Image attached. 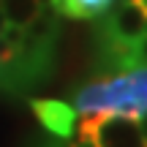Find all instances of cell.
I'll list each match as a JSON object with an SVG mask.
<instances>
[{
  "label": "cell",
  "instance_id": "5",
  "mask_svg": "<svg viewBox=\"0 0 147 147\" xmlns=\"http://www.w3.org/2000/svg\"><path fill=\"white\" fill-rule=\"evenodd\" d=\"M112 0H52V8L71 19H95L106 14Z\"/></svg>",
  "mask_w": 147,
  "mask_h": 147
},
{
  "label": "cell",
  "instance_id": "13",
  "mask_svg": "<svg viewBox=\"0 0 147 147\" xmlns=\"http://www.w3.org/2000/svg\"><path fill=\"white\" fill-rule=\"evenodd\" d=\"M144 36H147V25H144Z\"/></svg>",
  "mask_w": 147,
  "mask_h": 147
},
{
  "label": "cell",
  "instance_id": "1",
  "mask_svg": "<svg viewBox=\"0 0 147 147\" xmlns=\"http://www.w3.org/2000/svg\"><path fill=\"white\" fill-rule=\"evenodd\" d=\"M71 106L76 109V115L101 112L142 117L147 112V68H131L84 84L74 93Z\"/></svg>",
  "mask_w": 147,
  "mask_h": 147
},
{
  "label": "cell",
  "instance_id": "11",
  "mask_svg": "<svg viewBox=\"0 0 147 147\" xmlns=\"http://www.w3.org/2000/svg\"><path fill=\"white\" fill-rule=\"evenodd\" d=\"M115 3H139V0H112V5Z\"/></svg>",
  "mask_w": 147,
  "mask_h": 147
},
{
  "label": "cell",
  "instance_id": "4",
  "mask_svg": "<svg viewBox=\"0 0 147 147\" xmlns=\"http://www.w3.org/2000/svg\"><path fill=\"white\" fill-rule=\"evenodd\" d=\"M33 112H36L38 123L47 128L49 134H55L57 139H71L74 136V128H76V109L65 101H52V98H44V101H33Z\"/></svg>",
  "mask_w": 147,
  "mask_h": 147
},
{
  "label": "cell",
  "instance_id": "6",
  "mask_svg": "<svg viewBox=\"0 0 147 147\" xmlns=\"http://www.w3.org/2000/svg\"><path fill=\"white\" fill-rule=\"evenodd\" d=\"M0 8L8 25L14 27H27L41 11V0H0Z\"/></svg>",
  "mask_w": 147,
  "mask_h": 147
},
{
  "label": "cell",
  "instance_id": "12",
  "mask_svg": "<svg viewBox=\"0 0 147 147\" xmlns=\"http://www.w3.org/2000/svg\"><path fill=\"white\" fill-rule=\"evenodd\" d=\"M139 3H142V8H144V11H147V0H139Z\"/></svg>",
  "mask_w": 147,
  "mask_h": 147
},
{
  "label": "cell",
  "instance_id": "3",
  "mask_svg": "<svg viewBox=\"0 0 147 147\" xmlns=\"http://www.w3.org/2000/svg\"><path fill=\"white\" fill-rule=\"evenodd\" d=\"M90 139L98 147H147L139 117L128 115H104L95 123Z\"/></svg>",
  "mask_w": 147,
  "mask_h": 147
},
{
  "label": "cell",
  "instance_id": "9",
  "mask_svg": "<svg viewBox=\"0 0 147 147\" xmlns=\"http://www.w3.org/2000/svg\"><path fill=\"white\" fill-rule=\"evenodd\" d=\"M139 125H142V134H144V142H147V112L139 117Z\"/></svg>",
  "mask_w": 147,
  "mask_h": 147
},
{
  "label": "cell",
  "instance_id": "8",
  "mask_svg": "<svg viewBox=\"0 0 147 147\" xmlns=\"http://www.w3.org/2000/svg\"><path fill=\"white\" fill-rule=\"evenodd\" d=\"M71 147H98V144H95L93 139H74Z\"/></svg>",
  "mask_w": 147,
  "mask_h": 147
},
{
  "label": "cell",
  "instance_id": "2",
  "mask_svg": "<svg viewBox=\"0 0 147 147\" xmlns=\"http://www.w3.org/2000/svg\"><path fill=\"white\" fill-rule=\"evenodd\" d=\"M147 11L142 3H115L104 16V36L120 44H136L144 36Z\"/></svg>",
  "mask_w": 147,
  "mask_h": 147
},
{
  "label": "cell",
  "instance_id": "7",
  "mask_svg": "<svg viewBox=\"0 0 147 147\" xmlns=\"http://www.w3.org/2000/svg\"><path fill=\"white\" fill-rule=\"evenodd\" d=\"M134 65L136 68H147V36H142L134 44Z\"/></svg>",
  "mask_w": 147,
  "mask_h": 147
},
{
  "label": "cell",
  "instance_id": "10",
  "mask_svg": "<svg viewBox=\"0 0 147 147\" xmlns=\"http://www.w3.org/2000/svg\"><path fill=\"white\" fill-rule=\"evenodd\" d=\"M5 27H8V22H5V16H3V8H0V33H3Z\"/></svg>",
  "mask_w": 147,
  "mask_h": 147
}]
</instances>
